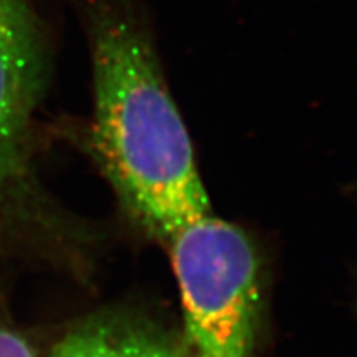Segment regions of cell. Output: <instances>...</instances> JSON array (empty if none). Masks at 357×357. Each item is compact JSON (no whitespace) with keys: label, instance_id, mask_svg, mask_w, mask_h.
I'll list each match as a JSON object with an SVG mask.
<instances>
[{"label":"cell","instance_id":"2","mask_svg":"<svg viewBox=\"0 0 357 357\" xmlns=\"http://www.w3.org/2000/svg\"><path fill=\"white\" fill-rule=\"evenodd\" d=\"M195 357H250L260 310L258 258L242 229L212 213L167 243Z\"/></svg>","mask_w":357,"mask_h":357},{"label":"cell","instance_id":"4","mask_svg":"<svg viewBox=\"0 0 357 357\" xmlns=\"http://www.w3.org/2000/svg\"><path fill=\"white\" fill-rule=\"evenodd\" d=\"M48 357H195L187 346L144 321L102 314L65 334Z\"/></svg>","mask_w":357,"mask_h":357},{"label":"cell","instance_id":"5","mask_svg":"<svg viewBox=\"0 0 357 357\" xmlns=\"http://www.w3.org/2000/svg\"><path fill=\"white\" fill-rule=\"evenodd\" d=\"M0 357H37L32 344L17 331L0 307Z\"/></svg>","mask_w":357,"mask_h":357},{"label":"cell","instance_id":"1","mask_svg":"<svg viewBox=\"0 0 357 357\" xmlns=\"http://www.w3.org/2000/svg\"><path fill=\"white\" fill-rule=\"evenodd\" d=\"M93 66L86 146L134 222L167 243L211 213L190 134L137 0H82Z\"/></svg>","mask_w":357,"mask_h":357},{"label":"cell","instance_id":"3","mask_svg":"<svg viewBox=\"0 0 357 357\" xmlns=\"http://www.w3.org/2000/svg\"><path fill=\"white\" fill-rule=\"evenodd\" d=\"M47 47L29 0H0V235L32 197L30 132L47 82Z\"/></svg>","mask_w":357,"mask_h":357}]
</instances>
